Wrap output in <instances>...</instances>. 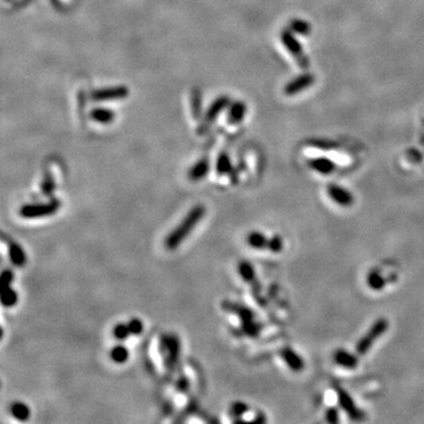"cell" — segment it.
<instances>
[{
  "instance_id": "ffe728a7",
  "label": "cell",
  "mask_w": 424,
  "mask_h": 424,
  "mask_svg": "<svg viewBox=\"0 0 424 424\" xmlns=\"http://www.w3.org/2000/svg\"><path fill=\"white\" fill-rule=\"evenodd\" d=\"M283 247H284V240L279 235H275L274 237H271L270 239H269L268 242V247L271 251V252H275V253H278L281 252L283 250Z\"/></svg>"
},
{
  "instance_id": "7c38bea8",
  "label": "cell",
  "mask_w": 424,
  "mask_h": 424,
  "mask_svg": "<svg viewBox=\"0 0 424 424\" xmlns=\"http://www.w3.org/2000/svg\"><path fill=\"white\" fill-rule=\"evenodd\" d=\"M366 284L371 290L374 291H381L385 288V285L388 284V279H385L383 276L381 275L380 271L374 270L369 272L366 277Z\"/></svg>"
},
{
  "instance_id": "7a4b0ae2",
  "label": "cell",
  "mask_w": 424,
  "mask_h": 424,
  "mask_svg": "<svg viewBox=\"0 0 424 424\" xmlns=\"http://www.w3.org/2000/svg\"><path fill=\"white\" fill-rule=\"evenodd\" d=\"M388 328L389 322L388 320H385V318H378L377 321H375L366 334L357 342L355 348L357 355L363 356L365 355L366 352H369V350L371 349V346L374 345V343L376 342V339L380 338L381 336L388 330Z\"/></svg>"
},
{
  "instance_id": "cb8c5ba5",
  "label": "cell",
  "mask_w": 424,
  "mask_h": 424,
  "mask_svg": "<svg viewBox=\"0 0 424 424\" xmlns=\"http://www.w3.org/2000/svg\"><path fill=\"white\" fill-rule=\"evenodd\" d=\"M246 411H249V406L244 402H235L231 405V412L235 416H243Z\"/></svg>"
},
{
  "instance_id": "8fae6325",
  "label": "cell",
  "mask_w": 424,
  "mask_h": 424,
  "mask_svg": "<svg viewBox=\"0 0 424 424\" xmlns=\"http://www.w3.org/2000/svg\"><path fill=\"white\" fill-rule=\"evenodd\" d=\"M9 257L16 267H23L26 263V254H25L23 247L17 243H11L9 246Z\"/></svg>"
},
{
  "instance_id": "e0dca14e",
  "label": "cell",
  "mask_w": 424,
  "mask_h": 424,
  "mask_svg": "<svg viewBox=\"0 0 424 424\" xmlns=\"http://www.w3.org/2000/svg\"><path fill=\"white\" fill-rule=\"evenodd\" d=\"M238 271L240 277L246 282H252L256 275H254V269L249 261H242L238 267Z\"/></svg>"
},
{
  "instance_id": "8992f818",
  "label": "cell",
  "mask_w": 424,
  "mask_h": 424,
  "mask_svg": "<svg viewBox=\"0 0 424 424\" xmlns=\"http://www.w3.org/2000/svg\"><path fill=\"white\" fill-rule=\"evenodd\" d=\"M327 192L328 196L331 198V200H334L336 204L341 205V206H351L353 201H355L353 194L350 192L349 190L344 189V187L341 185H337V184H330V185H328Z\"/></svg>"
},
{
  "instance_id": "9c48e42d",
  "label": "cell",
  "mask_w": 424,
  "mask_h": 424,
  "mask_svg": "<svg viewBox=\"0 0 424 424\" xmlns=\"http://www.w3.org/2000/svg\"><path fill=\"white\" fill-rule=\"evenodd\" d=\"M334 360L337 365L345 367V369H355L359 363L358 357L344 349L336 350L334 353Z\"/></svg>"
},
{
  "instance_id": "277c9868",
  "label": "cell",
  "mask_w": 424,
  "mask_h": 424,
  "mask_svg": "<svg viewBox=\"0 0 424 424\" xmlns=\"http://www.w3.org/2000/svg\"><path fill=\"white\" fill-rule=\"evenodd\" d=\"M336 394H337L338 403L341 409L344 411L350 419L352 420H363L365 418V415L359 408H357L355 401H353L351 396L346 390H344L341 385H336L335 387Z\"/></svg>"
},
{
  "instance_id": "4fadbf2b",
  "label": "cell",
  "mask_w": 424,
  "mask_h": 424,
  "mask_svg": "<svg viewBox=\"0 0 424 424\" xmlns=\"http://www.w3.org/2000/svg\"><path fill=\"white\" fill-rule=\"evenodd\" d=\"M246 240H247V244H249L251 247H253V249L261 250V249H265V247H268L269 239L267 238V236L260 231L250 232L249 235H247Z\"/></svg>"
},
{
  "instance_id": "5bb4252c",
  "label": "cell",
  "mask_w": 424,
  "mask_h": 424,
  "mask_svg": "<svg viewBox=\"0 0 424 424\" xmlns=\"http://www.w3.org/2000/svg\"><path fill=\"white\" fill-rule=\"evenodd\" d=\"M11 412L14 418L21 420V422H25L30 418L31 410L28 406L23 402H14L12 406H11Z\"/></svg>"
},
{
  "instance_id": "603a6c76",
  "label": "cell",
  "mask_w": 424,
  "mask_h": 424,
  "mask_svg": "<svg viewBox=\"0 0 424 424\" xmlns=\"http://www.w3.org/2000/svg\"><path fill=\"white\" fill-rule=\"evenodd\" d=\"M127 325H129L130 332L132 335H140L144 330L143 322H141L140 320H138V318H133V320H131L129 323H127Z\"/></svg>"
},
{
  "instance_id": "6da1fadb",
  "label": "cell",
  "mask_w": 424,
  "mask_h": 424,
  "mask_svg": "<svg viewBox=\"0 0 424 424\" xmlns=\"http://www.w3.org/2000/svg\"><path fill=\"white\" fill-rule=\"evenodd\" d=\"M205 215V207L203 205H196V206L191 208V211L185 216L182 223L166 237L165 239V246L168 250H176L183 240L193 231L196 225L203 219Z\"/></svg>"
},
{
  "instance_id": "30bf717a",
  "label": "cell",
  "mask_w": 424,
  "mask_h": 424,
  "mask_svg": "<svg viewBox=\"0 0 424 424\" xmlns=\"http://www.w3.org/2000/svg\"><path fill=\"white\" fill-rule=\"evenodd\" d=\"M309 165L311 169H313L314 171L321 173V175H330V173H332L336 170L335 163L325 157L310 159Z\"/></svg>"
},
{
  "instance_id": "ac0fdd59",
  "label": "cell",
  "mask_w": 424,
  "mask_h": 424,
  "mask_svg": "<svg viewBox=\"0 0 424 424\" xmlns=\"http://www.w3.org/2000/svg\"><path fill=\"white\" fill-rule=\"evenodd\" d=\"M208 171V164L206 162H199L193 166L190 171V178L192 180H199L206 175Z\"/></svg>"
},
{
  "instance_id": "83f0119b",
  "label": "cell",
  "mask_w": 424,
  "mask_h": 424,
  "mask_svg": "<svg viewBox=\"0 0 424 424\" xmlns=\"http://www.w3.org/2000/svg\"><path fill=\"white\" fill-rule=\"evenodd\" d=\"M100 115H98V112L95 111V115H94V117H95V119H98V120H100V122H102V117H104L105 118V120L106 122H108V120H110L111 119V115H110V112H108V111H102V110H100Z\"/></svg>"
},
{
  "instance_id": "52a82bcc",
  "label": "cell",
  "mask_w": 424,
  "mask_h": 424,
  "mask_svg": "<svg viewBox=\"0 0 424 424\" xmlns=\"http://www.w3.org/2000/svg\"><path fill=\"white\" fill-rule=\"evenodd\" d=\"M313 81H314L313 74H310V73L300 74L299 77L295 78V79H292L290 83H288V85H286L284 88V93L286 95H296L297 93H299V92H302L304 90H306L307 87H310L311 85L313 84Z\"/></svg>"
},
{
  "instance_id": "484cf974",
  "label": "cell",
  "mask_w": 424,
  "mask_h": 424,
  "mask_svg": "<svg viewBox=\"0 0 424 424\" xmlns=\"http://www.w3.org/2000/svg\"><path fill=\"white\" fill-rule=\"evenodd\" d=\"M325 418L329 423H337L339 420V413L336 408H329L325 412Z\"/></svg>"
},
{
  "instance_id": "44dd1931",
  "label": "cell",
  "mask_w": 424,
  "mask_h": 424,
  "mask_svg": "<svg viewBox=\"0 0 424 424\" xmlns=\"http://www.w3.org/2000/svg\"><path fill=\"white\" fill-rule=\"evenodd\" d=\"M131 334L130 332V329H129V325L127 324H123V323H119L117 324L115 329H113V336L117 339H119V341H124V339L127 338V336Z\"/></svg>"
},
{
  "instance_id": "7402d4cb",
  "label": "cell",
  "mask_w": 424,
  "mask_h": 424,
  "mask_svg": "<svg viewBox=\"0 0 424 424\" xmlns=\"http://www.w3.org/2000/svg\"><path fill=\"white\" fill-rule=\"evenodd\" d=\"M244 112H245V106H244L242 102H238V104L233 106L230 118H231L232 122H239L244 117Z\"/></svg>"
},
{
  "instance_id": "5b68a950",
  "label": "cell",
  "mask_w": 424,
  "mask_h": 424,
  "mask_svg": "<svg viewBox=\"0 0 424 424\" xmlns=\"http://www.w3.org/2000/svg\"><path fill=\"white\" fill-rule=\"evenodd\" d=\"M281 39H282L283 44L285 45V47L288 48V51L291 53V55L293 56V58L296 59V62L298 63L299 67H302V69L307 67V65H309V59H307L306 56L304 55L302 46H300L298 40L295 38V35L291 33V31H289V30L283 31L281 34Z\"/></svg>"
},
{
  "instance_id": "ba28073f",
  "label": "cell",
  "mask_w": 424,
  "mask_h": 424,
  "mask_svg": "<svg viewBox=\"0 0 424 424\" xmlns=\"http://www.w3.org/2000/svg\"><path fill=\"white\" fill-rule=\"evenodd\" d=\"M281 356L286 365L289 366V369L293 373H300L304 369L305 364H304L303 358L293 349L284 348L281 351Z\"/></svg>"
},
{
  "instance_id": "9a60e30c",
  "label": "cell",
  "mask_w": 424,
  "mask_h": 424,
  "mask_svg": "<svg viewBox=\"0 0 424 424\" xmlns=\"http://www.w3.org/2000/svg\"><path fill=\"white\" fill-rule=\"evenodd\" d=\"M110 357L115 363L123 364L129 359V350L124 345H116L113 346L111 352H110Z\"/></svg>"
},
{
  "instance_id": "2e32d148",
  "label": "cell",
  "mask_w": 424,
  "mask_h": 424,
  "mask_svg": "<svg viewBox=\"0 0 424 424\" xmlns=\"http://www.w3.org/2000/svg\"><path fill=\"white\" fill-rule=\"evenodd\" d=\"M18 302V295L14 290L9 286V288L2 289V304L4 306L10 307L16 305Z\"/></svg>"
},
{
  "instance_id": "4316f807",
  "label": "cell",
  "mask_w": 424,
  "mask_h": 424,
  "mask_svg": "<svg viewBox=\"0 0 424 424\" xmlns=\"http://www.w3.org/2000/svg\"><path fill=\"white\" fill-rule=\"evenodd\" d=\"M217 169H218L219 173H225V172L229 171L230 161H229V158L226 157V155H222V157L219 158Z\"/></svg>"
},
{
  "instance_id": "d6986e66",
  "label": "cell",
  "mask_w": 424,
  "mask_h": 424,
  "mask_svg": "<svg viewBox=\"0 0 424 424\" xmlns=\"http://www.w3.org/2000/svg\"><path fill=\"white\" fill-rule=\"evenodd\" d=\"M290 28L293 32H297V33L306 35L310 33V25L306 23V21L300 20V19H293L291 23H290Z\"/></svg>"
},
{
  "instance_id": "3957f363",
  "label": "cell",
  "mask_w": 424,
  "mask_h": 424,
  "mask_svg": "<svg viewBox=\"0 0 424 424\" xmlns=\"http://www.w3.org/2000/svg\"><path fill=\"white\" fill-rule=\"evenodd\" d=\"M60 203L58 200H52L48 203L40 204H26L19 210L23 218H41L45 216H51L59 210Z\"/></svg>"
},
{
  "instance_id": "d4e9b609",
  "label": "cell",
  "mask_w": 424,
  "mask_h": 424,
  "mask_svg": "<svg viewBox=\"0 0 424 424\" xmlns=\"http://www.w3.org/2000/svg\"><path fill=\"white\" fill-rule=\"evenodd\" d=\"M14 278L13 271L12 270H4L2 274V278H0V283H2V289L9 288L11 286V283H12Z\"/></svg>"
}]
</instances>
